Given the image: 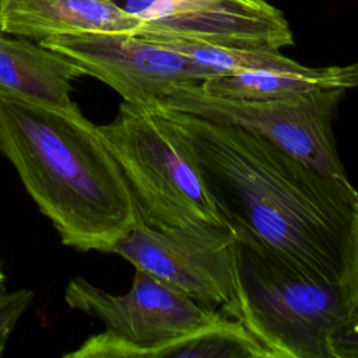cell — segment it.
Instances as JSON below:
<instances>
[{"label": "cell", "instance_id": "obj_1", "mask_svg": "<svg viewBox=\"0 0 358 358\" xmlns=\"http://www.w3.org/2000/svg\"><path fill=\"white\" fill-rule=\"evenodd\" d=\"M176 124L222 220L241 245L338 281L358 193L229 124L162 106Z\"/></svg>", "mask_w": 358, "mask_h": 358}, {"label": "cell", "instance_id": "obj_2", "mask_svg": "<svg viewBox=\"0 0 358 358\" xmlns=\"http://www.w3.org/2000/svg\"><path fill=\"white\" fill-rule=\"evenodd\" d=\"M0 151L64 245L110 253L141 222L99 126L74 102L45 105L0 90Z\"/></svg>", "mask_w": 358, "mask_h": 358}, {"label": "cell", "instance_id": "obj_3", "mask_svg": "<svg viewBox=\"0 0 358 358\" xmlns=\"http://www.w3.org/2000/svg\"><path fill=\"white\" fill-rule=\"evenodd\" d=\"M99 129L124 173L143 224H224L187 144L162 106L122 102L116 117Z\"/></svg>", "mask_w": 358, "mask_h": 358}, {"label": "cell", "instance_id": "obj_4", "mask_svg": "<svg viewBox=\"0 0 358 358\" xmlns=\"http://www.w3.org/2000/svg\"><path fill=\"white\" fill-rule=\"evenodd\" d=\"M239 268L241 322L270 357L329 358V341L350 323L340 282L241 243Z\"/></svg>", "mask_w": 358, "mask_h": 358}, {"label": "cell", "instance_id": "obj_5", "mask_svg": "<svg viewBox=\"0 0 358 358\" xmlns=\"http://www.w3.org/2000/svg\"><path fill=\"white\" fill-rule=\"evenodd\" d=\"M64 299L105 324L103 331L64 358H165L175 345L224 316L137 268L123 295L76 277L67 284Z\"/></svg>", "mask_w": 358, "mask_h": 358}, {"label": "cell", "instance_id": "obj_6", "mask_svg": "<svg viewBox=\"0 0 358 358\" xmlns=\"http://www.w3.org/2000/svg\"><path fill=\"white\" fill-rule=\"evenodd\" d=\"M116 253L168 287L225 317H242L239 243L225 224L152 228L134 225Z\"/></svg>", "mask_w": 358, "mask_h": 358}, {"label": "cell", "instance_id": "obj_7", "mask_svg": "<svg viewBox=\"0 0 358 358\" xmlns=\"http://www.w3.org/2000/svg\"><path fill=\"white\" fill-rule=\"evenodd\" d=\"M344 90H319L277 99L215 96L200 83L173 91L161 106L257 134L299 161L351 183L336 147L333 122Z\"/></svg>", "mask_w": 358, "mask_h": 358}, {"label": "cell", "instance_id": "obj_8", "mask_svg": "<svg viewBox=\"0 0 358 358\" xmlns=\"http://www.w3.org/2000/svg\"><path fill=\"white\" fill-rule=\"evenodd\" d=\"M76 62L85 76L115 90L123 102L161 106L182 85L218 76L164 43L126 32H81L41 39Z\"/></svg>", "mask_w": 358, "mask_h": 358}, {"label": "cell", "instance_id": "obj_9", "mask_svg": "<svg viewBox=\"0 0 358 358\" xmlns=\"http://www.w3.org/2000/svg\"><path fill=\"white\" fill-rule=\"evenodd\" d=\"M143 22L134 35L222 48L277 49L294 43L284 14L266 0H113Z\"/></svg>", "mask_w": 358, "mask_h": 358}, {"label": "cell", "instance_id": "obj_10", "mask_svg": "<svg viewBox=\"0 0 358 358\" xmlns=\"http://www.w3.org/2000/svg\"><path fill=\"white\" fill-rule=\"evenodd\" d=\"M141 20L113 0H1L0 32L36 39L81 32L136 34Z\"/></svg>", "mask_w": 358, "mask_h": 358}, {"label": "cell", "instance_id": "obj_11", "mask_svg": "<svg viewBox=\"0 0 358 358\" xmlns=\"http://www.w3.org/2000/svg\"><path fill=\"white\" fill-rule=\"evenodd\" d=\"M85 76L67 56L22 36L0 32V90L32 102L69 106L71 81Z\"/></svg>", "mask_w": 358, "mask_h": 358}, {"label": "cell", "instance_id": "obj_12", "mask_svg": "<svg viewBox=\"0 0 358 358\" xmlns=\"http://www.w3.org/2000/svg\"><path fill=\"white\" fill-rule=\"evenodd\" d=\"M204 92L243 101L277 99L319 90L358 87V62L347 66L309 67L305 71H239L200 83Z\"/></svg>", "mask_w": 358, "mask_h": 358}, {"label": "cell", "instance_id": "obj_13", "mask_svg": "<svg viewBox=\"0 0 358 358\" xmlns=\"http://www.w3.org/2000/svg\"><path fill=\"white\" fill-rule=\"evenodd\" d=\"M158 42V41H155ZM186 55L199 64L210 69L215 74H231L239 71H305L309 67L303 66L277 49H241L222 48L185 41H161Z\"/></svg>", "mask_w": 358, "mask_h": 358}, {"label": "cell", "instance_id": "obj_14", "mask_svg": "<svg viewBox=\"0 0 358 358\" xmlns=\"http://www.w3.org/2000/svg\"><path fill=\"white\" fill-rule=\"evenodd\" d=\"M166 357L172 358H271L268 351L246 329L222 316L211 326L175 345Z\"/></svg>", "mask_w": 358, "mask_h": 358}, {"label": "cell", "instance_id": "obj_15", "mask_svg": "<svg viewBox=\"0 0 358 358\" xmlns=\"http://www.w3.org/2000/svg\"><path fill=\"white\" fill-rule=\"evenodd\" d=\"M338 282L350 322H358V203L350 228L343 271Z\"/></svg>", "mask_w": 358, "mask_h": 358}, {"label": "cell", "instance_id": "obj_16", "mask_svg": "<svg viewBox=\"0 0 358 358\" xmlns=\"http://www.w3.org/2000/svg\"><path fill=\"white\" fill-rule=\"evenodd\" d=\"M34 295L31 289L21 288L6 292L4 288H0V355L15 323L32 303Z\"/></svg>", "mask_w": 358, "mask_h": 358}, {"label": "cell", "instance_id": "obj_17", "mask_svg": "<svg viewBox=\"0 0 358 358\" xmlns=\"http://www.w3.org/2000/svg\"><path fill=\"white\" fill-rule=\"evenodd\" d=\"M329 358H358V322H350L331 337Z\"/></svg>", "mask_w": 358, "mask_h": 358}, {"label": "cell", "instance_id": "obj_18", "mask_svg": "<svg viewBox=\"0 0 358 358\" xmlns=\"http://www.w3.org/2000/svg\"><path fill=\"white\" fill-rule=\"evenodd\" d=\"M3 280H4V275H3V271L0 268V288H3Z\"/></svg>", "mask_w": 358, "mask_h": 358}, {"label": "cell", "instance_id": "obj_19", "mask_svg": "<svg viewBox=\"0 0 358 358\" xmlns=\"http://www.w3.org/2000/svg\"><path fill=\"white\" fill-rule=\"evenodd\" d=\"M0 1H1V0H0Z\"/></svg>", "mask_w": 358, "mask_h": 358}]
</instances>
